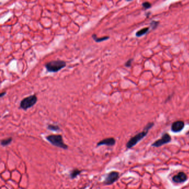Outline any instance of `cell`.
I'll list each match as a JSON object with an SVG mask.
<instances>
[{
  "label": "cell",
  "instance_id": "6da1fadb",
  "mask_svg": "<svg viewBox=\"0 0 189 189\" xmlns=\"http://www.w3.org/2000/svg\"><path fill=\"white\" fill-rule=\"evenodd\" d=\"M154 125V123H148V124L145 126L144 129L142 132L139 133L130 139L129 141L126 144V147L127 149H131L134 147V146H135L140 141H141L143 138H144V137H145L149 133V130L152 128Z\"/></svg>",
  "mask_w": 189,
  "mask_h": 189
},
{
  "label": "cell",
  "instance_id": "7a4b0ae2",
  "mask_svg": "<svg viewBox=\"0 0 189 189\" xmlns=\"http://www.w3.org/2000/svg\"><path fill=\"white\" fill-rule=\"evenodd\" d=\"M46 139L52 145L55 146L56 147L60 148L65 150L68 148V146L64 143L63 137L62 135L51 134L47 135L46 137Z\"/></svg>",
  "mask_w": 189,
  "mask_h": 189
},
{
  "label": "cell",
  "instance_id": "3957f363",
  "mask_svg": "<svg viewBox=\"0 0 189 189\" xmlns=\"http://www.w3.org/2000/svg\"><path fill=\"white\" fill-rule=\"evenodd\" d=\"M66 62L64 60H52L45 65V67L48 72L56 73L58 72L66 66Z\"/></svg>",
  "mask_w": 189,
  "mask_h": 189
},
{
  "label": "cell",
  "instance_id": "277c9868",
  "mask_svg": "<svg viewBox=\"0 0 189 189\" xmlns=\"http://www.w3.org/2000/svg\"><path fill=\"white\" fill-rule=\"evenodd\" d=\"M38 101L37 96L36 94L31 95L29 96L23 98L20 102V108L24 111H27L28 109L34 106Z\"/></svg>",
  "mask_w": 189,
  "mask_h": 189
},
{
  "label": "cell",
  "instance_id": "5b68a950",
  "mask_svg": "<svg viewBox=\"0 0 189 189\" xmlns=\"http://www.w3.org/2000/svg\"><path fill=\"white\" fill-rule=\"evenodd\" d=\"M119 178V173L117 171H113L106 175V177L103 181V184L111 185L114 183Z\"/></svg>",
  "mask_w": 189,
  "mask_h": 189
},
{
  "label": "cell",
  "instance_id": "8992f818",
  "mask_svg": "<svg viewBox=\"0 0 189 189\" xmlns=\"http://www.w3.org/2000/svg\"><path fill=\"white\" fill-rule=\"evenodd\" d=\"M171 141V137L170 135L168 133H165L162 134L161 138L157 140V141H155L154 143H152V146L156 148L160 147L164 144L170 143Z\"/></svg>",
  "mask_w": 189,
  "mask_h": 189
},
{
  "label": "cell",
  "instance_id": "52a82bcc",
  "mask_svg": "<svg viewBox=\"0 0 189 189\" xmlns=\"http://www.w3.org/2000/svg\"><path fill=\"white\" fill-rule=\"evenodd\" d=\"M185 126L184 122L182 120H177L171 125V130L174 133H179L183 130Z\"/></svg>",
  "mask_w": 189,
  "mask_h": 189
},
{
  "label": "cell",
  "instance_id": "ba28073f",
  "mask_svg": "<svg viewBox=\"0 0 189 189\" xmlns=\"http://www.w3.org/2000/svg\"><path fill=\"white\" fill-rule=\"evenodd\" d=\"M188 179V176L184 172H180L172 178V181L176 184L184 183Z\"/></svg>",
  "mask_w": 189,
  "mask_h": 189
},
{
  "label": "cell",
  "instance_id": "9c48e42d",
  "mask_svg": "<svg viewBox=\"0 0 189 189\" xmlns=\"http://www.w3.org/2000/svg\"><path fill=\"white\" fill-rule=\"evenodd\" d=\"M116 143V140L114 138H108L104 139L99 142L97 143V147H100L101 145H106L108 147L114 146Z\"/></svg>",
  "mask_w": 189,
  "mask_h": 189
},
{
  "label": "cell",
  "instance_id": "30bf717a",
  "mask_svg": "<svg viewBox=\"0 0 189 189\" xmlns=\"http://www.w3.org/2000/svg\"><path fill=\"white\" fill-rule=\"evenodd\" d=\"M82 170H80L78 169H75L72 170L71 171L70 173V178L71 179H74L75 178H76L82 172Z\"/></svg>",
  "mask_w": 189,
  "mask_h": 189
},
{
  "label": "cell",
  "instance_id": "8fae6325",
  "mask_svg": "<svg viewBox=\"0 0 189 189\" xmlns=\"http://www.w3.org/2000/svg\"><path fill=\"white\" fill-rule=\"evenodd\" d=\"M92 38L94 41L98 42V43H99V42H101L105 41L108 40V39H109V36L98 37L96 34H92Z\"/></svg>",
  "mask_w": 189,
  "mask_h": 189
},
{
  "label": "cell",
  "instance_id": "7c38bea8",
  "mask_svg": "<svg viewBox=\"0 0 189 189\" xmlns=\"http://www.w3.org/2000/svg\"><path fill=\"white\" fill-rule=\"evenodd\" d=\"M12 140H13V139L12 137H9V138H7L2 139L1 141V145L2 147L8 146L12 142Z\"/></svg>",
  "mask_w": 189,
  "mask_h": 189
},
{
  "label": "cell",
  "instance_id": "4fadbf2b",
  "mask_svg": "<svg viewBox=\"0 0 189 189\" xmlns=\"http://www.w3.org/2000/svg\"><path fill=\"white\" fill-rule=\"evenodd\" d=\"M149 27H145L144 28L140 29V30H139L136 33V36H137V37H141V36H142L143 35L146 34L148 32V31H149Z\"/></svg>",
  "mask_w": 189,
  "mask_h": 189
},
{
  "label": "cell",
  "instance_id": "5bb4252c",
  "mask_svg": "<svg viewBox=\"0 0 189 189\" xmlns=\"http://www.w3.org/2000/svg\"><path fill=\"white\" fill-rule=\"evenodd\" d=\"M47 129H49L51 131H54V132H58L60 131V126L58 125L55 124H49L47 126Z\"/></svg>",
  "mask_w": 189,
  "mask_h": 189
},
{
  "label": "cell",
  "instance_id": "9a60e30c",
  "mask_svg": "<svg viewBox=\"0 0 189 189\" xmlns=\"http://www.w3.org/2000/svg\"><path fill=\"white\" fill-rule=\"evenodd\" d=\"M143 6L145 8V9H149V8H150L151 7V6H152V5H151V4L150 3V2H144L143 4Z\"/></svg>",
  "mask_w": 189,
  "mask_h": 189
},
{
  "label": "cell",
  "instance_id": "2e32d148",
  "mask_svg": "<svg viewBox=\"0 0 189 189\" xmlns=\"http://www.w3.org/2000/svg\"><path fill=\"white\" fill-rule=\"evenodd\" d=\"M133 60V59H130V60H129L125 63V66L126 67H130L132 65Z\"/></svg>",
  "mask_w": 189,
  "mask_h": 189
},
{
  "label": "cell",
  "instance_id": "e0dca14e",
  "mask_svg": "<svg viewBox=\"0 0 189 189\" xmlns=\"http://www.w3.org/2000/svg\"><path fill=\"white\" fill-rule=\"evenodd\" d=\"M159 24V22H157V21H152V23H151V25L152 26V28H155Z\"/></svg>",
  "mask_w": 189,
  "mask_h": 189
},
{
  "label": "cell",
  "instance_id": "ac0fdd59",
  "mask_svg": "<svg viewBox=\"0 0 189 189\" xmlns=\"http://www.w3.org/2000/svg\"><path fill=\"white\" fill-rule=\"evenodd\" d=\"M6 94V92H2V93H1V95H0V97H3L4 96H5V94Z\"/></svg>",
  "mask_w": 189,
  "mask_h": 189
},
{
  "label": "cell",
  "instance_id": "d6986e66",
  "mask_svg": "<svg viewBox=\"0 0 189 189\" xmlns=\"http://www.w3.org/2000/svg\"><path fill=\"white\" fill-rule=\"evenodd\" d=\"M186 134H187V135H188V134H189V131L188 132V133H186Z\"/></svg>",
  "mask_w": 189,
  "mask_h": 189
}]
</instances>
